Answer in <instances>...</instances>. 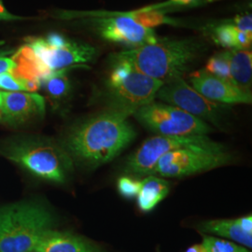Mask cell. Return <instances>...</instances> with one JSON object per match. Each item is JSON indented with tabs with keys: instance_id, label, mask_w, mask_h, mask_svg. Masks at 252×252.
I'll list each match as a JSON object with an SVG mask.
<instances>
[{
	"instance_id": "9",
	"label": "cell",
	"mask_w": 252,
	"mask_h": 252,
	"mask_svg": "<svg viewBox=\"0 0 252 252\" xmlns=\"http://www.w3.org/2000/svg\"><path fill=\"white\" fill-rule=\"evenodd\" d=\"M215 143L207 135L170 136L155 135L148 138L134 154L130 156L126 164V172L134 176H149L158 161L172 151L197 146H207Z\"/></svg>"
},
{
	"instance_id": "11",
	"label": "cell",
	"mask_w": 252,
	"mask_h": 252,
	"mask_svg": "<svg viewBox=\"0 0 252 252\" xmlns=\"http://www.w3.org/2000/svg\"><path fill=\"white\" fill-rule=\"evenodd\" d=\"M86 14V13H84ZM103 18L94 21V27L104 39L121 45L138 48L157 42L161 37L157 36L153 28L145 27L130 18L126 13H89Z\"/></svg>"
},
{
	"instance_id": "16",
	"label": "cell",
	"mask_w": 252,
	"mask_h": 252,
	"mask_svg": "<svg viewBox=\"0 0 252 252\" xmlns=\"http://www.w3.org/2000/svg\"><path fill=\"white\" fill-rule=\"evenodd\" d=\"M227 54L234 85L244 92L252 93V52L249 50H231Z\"/></svg>"
},
{
	"instance_id": "21",
	"label": "cell",
	"mask_w": 252,
	"mask_h": 252,
	"mask_svg": "<svg viewBox=\"0 0 252 252\" xmlns=\"http://www.w3.org/2000/svg\"><path fill=\"white\" fill-rule=\"evenodd\" d=\"M205 70L220 80H223L234 84V82L232 81L231 73H230L227 52H222L212 56L208 60Z\"/></svg>"
},
{
	"instance_id": "24",
	"label": "cell",
	"mask_w": 252,
	"mask_h": 252,
	"mask_svg": "<svg viewBox=\"0 0 252 252\" xmlns=\"http://www.w3.org/2000/svg\"><path fill=\"white\" fill-rule=\"evenodd\" d=\"M0 89L8 92L24 91L20 81L15 79L10 73H5L0 76Z\"/></svg>"
},
{
	"instance_id": "6",
	"label": "cell",
	"mask_w": 252,
	"mask_h": 252,
	"mask_svg": "<svg viewBox=\"0 0 252 252\" xmlns=\"http://www.w3.org/2000/svg\"><path fill=\"white\" fill-rule=\"evenodd\" d=\"M134 116L158 135H203L212 131L210 126L201 119L177 107L154 101L137 109Z\"/></svg>"
},
{
	"instance_id": "29",
	"label": "cell",
	"mask_w": 252,
	"mask_h": 252,
	"mask_svg": "<svg viewBox=\"0 0 252 252\" xmlns=\"http://www.w3.org/2000/svg\"><path fill=\"white\" fill-rule=\"evenodd\" d=\"M194 0H169V2L166 3V5H169V4H174V5H189Z\"/></svg>"
},
{
	"instance_id": "7",
	"label": "cell",
	"mask_w": 252,
	"mask_h": 252,
	"mask_svg": "<svg viewBox=\"0 0 252 252\" xmlns=\"http://www.w3.org/2000/svg\"><path fill=\"white\" fill-rule=\"evenodd\" d=\"M26 45L39 63L51 72L90 62L96 54L93 46L73 41L56 33L45 37H29Z\"/></svg>"
},
{
	"instance_id": "2",
	"label": "cell",
	"mask_w": 252,
	"mask_h": 252,
	"mask_svg": "<svg viewBox=\"0 0 252 252\" xmlns=\"http://www.w3.org/2000/svg\"><path fill=\"white\" fill-rule=\"evenodd\" d=\"M204 51V44L195 39H169L113 54L112 57L131 63L136 70L162 81H172L189 71Z\"/></svg>"
},
{
	"instance_id": "12",
	"label": "cell",
	"mask_w": 252,
	"mask_h": 252,
	"mask_svg": "<svg viewBox=\"0 0 252 252\" xmlns=\"http://www.w3.org/2000/svg\"><path fill=\"white\" fill-rule=\"evenodd\" d=\"M191 87L207 99L223 105L252 104V93L239 89L228 81L200 70L189 76Z\"/></svg>"
},
{
	"instance_id": "30",
	"label": "cell",
	"mask_w": 252,
	"mask_h": 252,
	"mask_svg": "<svg viewBox=\"0 0 252 252\" xmlns=\"http://www.w3.org/2000/svg\"><path fill=\"white\" fill-rule=\"evenodd\" d=\"M9 52H7V51H0V57L6 55V54H9Z\"/></svg>"
},
{
	"instance_id": "25",
	"label": "cell",
	"mask_w": 252,
	"mask_h": 252,
	"mask_svg": "<svg viewBox=\"0 0 252 252\" xmlns=\"http://www.w3.org/2000/svg\"><path fill=\"white\" fill-rule=\"evenodd\" d=\"M233 25L239 30L243 32L252 33V14L245 15H236L234 19Z\"/></svg>"
},
{
	"instance_id": "8",
	"label": "cell",
	"mask_w": 252,
	"mask_h": 252,
	"mask_svg": "<svg viewBox=\"0 0 252 252\" xmlns=\"http://www.w3.org/2000/svg\"><path fill=\"white\" fill-rule=\"evenodd\" d=\"M9 159L44 180L63 182L71 167L65 153L54 145L40 142L23 143L12 149Z\"/></svg>"
},
{
	"instance_id": "27",
	"label": "cell",
	"mask_w": 252,
	"mask_h": 252,
	"mask_svg": "<svg viewBox=\"0 0 252 252\" xmlns=\"http://www.w3.org/2000/svg\"><path fill=\"white\" fill-rule=\"evenodd\" d=\"M23 19L24 18L15 16L9 12L5 8L2 0H0V21H14V20H23Z\"/></svg>"
},
{
	"instance_id": "14",
	"label": "cell",
	"mask_w": 252,
	"mask_h": 252,
	"mask_svg": "<svg viewBox=\"0 0 252 252\" xmlns=\"http://www.w3.org/2000/svg\"><path fill=\"white\" fill-rule=\"evenodd\" d=\"M36 252H103L80 236L49 231L36 246Z\"/></svg>"
},
{
	"instance_id": "3",
	"label": "cell",
	"mask_w": 252,
	"mask_h": 252,
	"mask_svg": "<svg viewBox=\"0 0 252 252\" xmlns=\"http://www.w3.org/2000/svg\"><path fill=\"white\" fill-rule=\"evenodd\" d=\"M112 68L105 82L107 109L126 117L156 98L163 82L139 72L125 60L111 58Z\"/></svg>"
},
{
	"instance_id": "32",
	"label": "cell",
	"mask_w": 252,
	"mask_h": 252,
	"mask_svg": "<svg viewBox=\"0 0 252 252\" xmlns=\"http://www.w3.org/2000/svg\"></svg>"
},
{
	"instance_id": "20",
	"label": "cell",
	"mask_w": 252,
	"mask_h": 252,
	"mask_svg": "<svg viewBox=\"0 0 252 252\" xmlns=\"http://www.w3.org/2000/svg\"><path fill=\"white\" fill-rule=\"evenodd\" d=\"M130 18L133 19L137 24L145 27L152 28L163 24H171V19L167 18L162 13L155 10L153 8L142 9L134 12L126 13Z\"/></svg>"
},
{
	"instance_id": "1",
	"label": "cell",
	"mask_w": 252,
	"mask_h": 252,
	"mask_svg": "<svg viewBox=\"0 0 252 252\" xmlns=\"http://www.w3.org/2000/svg\"><path fill=\"white\" fill-rule=\"evenodd\" d=\"M128 117L105 110L77 126L67 140L73 156L91 166H98L117 157L135 139Z\"/></svg>"
},
{
	"instance_id": "17",
	"label": "cell",
	"mask_w": 252,
	"mask_h": 252,
	"mask_svg": "<svg viewBox=\"0 0 252 252\" xmlns=\"http://www.w3.org/2000/svg\"><path fill=\"white\" fill-rule=\"evenodd\" d=\"M202 233L225 237L234 243L242 245L247 249L252 248V234H247L241 229L237 219L235 220H210L199 226Z\"/></svg>"
},
{
	"instance_id": "22",
	"label": "cell",
	"mask_w": 252,
	"mask_h": 252,
	"mask_svg": "<svg viewBox=\"0 0 252 252\" xmlns=\"http://www.w3.org/2000/svg\"><path fill=\"white\" fill-rule=\"evenodd\" d=\"M206 252H251L239 244L220 239L212 235H203V242Z\"/></svg>"
},
{
	"instance_id": "18",
	"label": "cell",
	"mask_w": 252,
	"mask_h": 252,
	"mask_svg": "<svg viewBox=\"0 0 252 252\" xmlns=\"http://www.w3.org/2000/svg\"><path fill=\"white\" fill-rule=\"evenodd\" d=\"M213 39L219 45L234 50H248L252 42V33L243 32L233 24H224L213 31Z\"/></svg>"
},
{
	"instance_id": "5",
	"label": "cell",
	"mask_w": 252,
	"mask_h": 252,
	"mask_svg": "<svg viewBox=\"0 0 252 252\" xmlns=\"http://www.w3.org/2000/svg\"><path fill=\"white\" fill-rule=\"evenodd\" d=\"M232 160L223 145L178 149L166 153L156 163L153 174L163 178H183L222 166Z\"/></svg>"
},
{
	"instance_id": "13",
	"label": "cell",
	"mask_w": 252,
	"mask_h": 252,
	"mask_svg": "<svg viewBox=\"0 0 252 252\" xmlns=\"http://www.w3.org/2000/svg\"><path fill=\"white\" fill-rule=\"evenodd\" d=\"M0 108L4 119L23 123L45 111L44 98L34 93L0 92Z\"/></svg>"
},
{
	"instance_id": "15",
	"label": "cell",
	"mask_w": 252,
	"mask_h": 252,
	"mask_svg": "<svg viewBox=\"0 0 252 252\" xmlns=\"http://www.w3.org/2000/svg\"><path fill=\"white\" fill-rule=\"evenodd\" d=\"M169 183L155 175H149L141 180L137 194V206L142 212H150L165 198L169 192Z\"/></svg>"
},
{
	"instance_id": "19",
	"label": "cell",
	"mask_w": 252,
	"mask_h": 252,
	"mask_svg": "<svg viewBox=\"0 0 252 252\" xmlns=\"http://www.w3.org/2000/svg\"><path fill=\"white\" fill-rule=\"evenodd\" d=\"M65 72L66 68L56 71L47 78L45 81H42V83H44L47 94L53 99H62L69 93L70 83Z\"/></svg>"
},
{
	"instance_id": "23",
	"label": "cell",
	"mask_w": 252,
	"mask_h": 252,
	"mask_svg": "<svg viewBox=\"0 0 252 252\" xmlns=\"http://www.w3.org/2000/svg\"><path fill=\"white\" fill-rule=\"evenodd\" d=\"M140 184V180H135L129 176H124L118 180V190L120 194L126 198H134L138 194Z\"/></svg>"
},
{
	"instance_id": "26",
	"label": "cell",
	"mask_w": 252,
	"mask_h": 252,
	"mask_svg": "<svg viewBox=\"0 0 252 252\" xmlns=\"http://www.w3.org/2000/svg\"><path fill=\"white\" fill-rule=\"evenodd\" d=\"M237 221L244 232H246L247 234H252V216L251 214L237 218Z\"/></svg>"
},
{
	"instance_id": "31",
	"label": "cell",
	"mask_w": 252,
	"mask_h": 252,
	"mask_svg": "<svg viewBox=\"0 0 252 252\" xmlns=\"http://www.w3.org/2000/svg\"><path fill=\"white\" fill-rule=\"evenodd\" d=\"M3 119H4V115H3V112H2V110H1V108H0V121L3 120Z\"/></svg>"
},
{
	"instance_id": "28",
	"label": "cell",
	"mask_w": 252,
	"mask_h": 252,
	"mask_svg": "<svg viewBox=\"0 0 252 252\" xmlns=\"http://www.w3.org/2000/svg\"><path fill=\"white\" fill-rule=\"evenodd\" d=\"M185 252H206V249L203 244H195L189 247Z\"/></svg>"
},
{
	"instance_id": "4",
	"label": "cell",
	"mask_w": 252,
	"mask_h": 252,
	"mask_svg": "<svg viewBox=\"0 0 252 252\" xmlns=\"http://www.w3.org/2000/svg\"><path fill=\"white\" fill-rule=\"evenodd\" d=\"M53 217L36 204L16 205L0 210V252H34L49 231Z\"/></svg>"
},
{
	"instance_id": "10",
	"label": "cell",
	"mask_w": 252,
	"mask_h": 252,
	"mask_svg": "<svg viewBox=\"0 0 252 252\" xmlns=\"http://www.w3.org/2000/svg\"><path fill=\"white\" fill-rule=\"evenodd\" d=\"M156 97L215 126L220 125L227 109L226 105L215 103L204 97L183 78H176L163 83Z\"/></svg>"
}]
</instances>
